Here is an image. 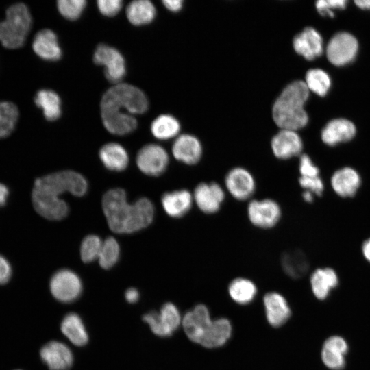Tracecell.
Here are the masks:
<instances>
[{
    "instance_id": "4dcf8cb0",
    "label": "cell",
    "mask_w": 370,
    "mask_h": 370,
    "mask_svg": "<svg viewBox=\"0 0 370 370\" xmlns=\"http://www.w3.org/2000/svg\"><path fill=\"white\" fill-rule=\"evenodd\" d=\"M156 15V8L149 0L133 1L126 8V16L129 22L136 26L151 23Z\"/></svg>"
},
{
    "instance_id": "1f68e13d",
    "label": "cell",
    "mask_w": 370,
    "mask_h": 370,
    "mask_svg": "<svg viewBox=\"0 0 370 370\" xmlns=\"http://www.w3.org/2000/svg\"><path fill=\"white\" fill-rule=\"evenodd\" d=\"M227 291L234 301L241 305H245L254 299L258 288L256 284L251 280L238 277L230 282Z\"/></svg>"
},
{
    "instance_id": "f1b7e54d",
    "label": "cell",
    "mask_w": 370,
    "mask_h": 370,
    "mask_svg": "<svg viewBox=\"0 0 370 370\" xmlns=\"http://www.w3.org/2000/svg\"><path fill=\"white\" fill-rule=\"evenodd\" d=\"M60 329L63 334L76 346H84L88 341L84 323L75 312L69 313L63 318Z\"/></svg>"
},
{
    "instance_id": "ee69618b",
    "label": "cell",
    "mask_w": 370,
    "mask_h": 370,
    "mask_svg": "<svg viewBox=\"0 0 370 370\" xmlns=\"http://www.w3.org/2000/svg\"><path fill=\"white\" fill-rule=\"evenodd\" d=\"M182 0H164L162 3L164 6L171 12H179L183 6Z\"/></svg>"
},
{
    "instance_id": "836d02e7",
    "label": "cell",
    "mask_w": 370,
    "mask_h": 370,
    "mask_svg": "<svg viewBox=\"0 0 370 370\" xmlns=\"http://www.w3.org/2000/svg\"><path fill=\"white\" fill-rule=\"evenodd\" d=\"M16 106L10 101L0 102V138L8 136L14 130L18 119Z\"/></svg>"
},
{
    "instance_id": "60d3db41",
    "label": "cell",
    "mask_w": 370,
    "mask_h": 370,
    "mask_svg": "<svg viewBox=\"0 0 370 370\" xmlns=\"http://www.w3.org/2000/svg\"><path fill=\"white\" fill-rule=\"evenodd\" d=\"M347 3L346 0H319L316 2V8L321 15L334 17L333 10L344 9Z\"/></svg>"
},
{
    "instance_id": "52a82bcc",
    "label": "cell",
    "mask_w": 370,
    "mask_h": 370,
    "mask_svg": "<svg viewBox=\"0 0 370 370\" xmlns=\"http://www.w3.org/2000/svg\"><path fill=\"white\" fill-rule=\"evenodd\" d=\"M223 187L235 200L248 202L256 193L257 184L254 175L249 169L236 166L225 173Z\"/></svg>"
},
{
    "instance_id": "4fadbf2b",
    "label": "cell",
    "mask_w": 370,
    "mask_h": 370,
    "mask_svg": "<svg viewBox=\"0 0 370 370\" xmlns=\"http://www.w3.org/2000/svg\"><path fill=\"white\" fill-rule=\"evenodd\" d=\"M356 38L347 32H339L333 36L328 43L326 55L335 66H344L352 62L358 52Z\"/></svg>"
},
{
    "instance_id": "f6af8a7d",
    "label": "cell",
    "mask_w": 370,
    "mask_h": 370,
    "mask_svg": "<svg viewBox=\"0 0 370 370\" xmlns=\"http://www.w3.org/2000/svg\"><path fill=\"white\" fill-rule=\"evenodd\" d=\"M125 297L129 303H135L139 299V292L135 288H130L125 291Z\"/></svg>"
},
{
    "instance_id": "8d00e7d4",
    "label": "cell",
    "mask_w": 370,
    "mask_h": 370,
    "mask_svg": "<svg viewBox=\"0 0 370 370\" xmlns=\"http://www.w3.org/2000/svg\"><path fill=\"white\" fill-rule=\"evenodd\" d=\"M103 241L95 234H89L84 238L80 246V256L85 263L98 259Z\"/></svg>"
},
{
    "instance_id": "d6986e66",
    "label": "cell",
    "mask_w": 370,
    "mask_h": 370,
    "mask_svg": "<svg viewBox=\"0 0 370 370\" xmlns=\"http://www.w3.org/2000/svg\"><path fill=\"white\" fill-rule=\"evenodd\" d=\"M40 358L50 370H68L73 362L69 347L63 343L52 341L40 349Z\"/></svg>"
},
{
    "instance_id": "8fae6325",
    "label": "cell",
    "mask_w": 370,
    "mask_h": 370,
    "mask_svg": "<svg viewBox=\"0 0 370 370\" xmlns=\"http://www.w3.org/2000/svg\"><path fill=\"white\" fill-rule=\"evenodd\" d=\"M49 287L53 296L64 303L76 300L82 291V283L79 277L67 269L58 270L53 275Z\"/></svg>"
},
{
    "instance_id": "d4e9b609",
    "label": "cell",
    "mask_w": 370,
    "mask_h": 370,
    "mask_svg": "<svg viewBox=\"0 0 370 370\" xmlns=\"http://www.w3.org/2000/svg\"><path fill=\"white\" fill-rule=\"evenodd\" d=\"M337 273L331 267H319L310 277V284L314 296L319 300L325 299L338 284Z\"/></svg>"
},
{
    "instance_id": "7c38bea8",
    "label": "cell",
    "mask_w": 370,
    "mask_h": 370,
    "mask_svg": "<svg viewBox=\"0 0 370 370\" xmlns=\"http://www.w3.org/2000/svg\"><path fill=\"white\" fill-rule=\"evenodd\" d=\"M169 164V156L164 147L147 144L137 153L136 164L145 175L158 177L162 175Z\"/></svg>"
},
{
    "instance_id": "681fc988",
    "label": "cell",
    "mask_w": 370,
    "mask_h": 370,
    "mask_svg": "<svg viewBox=\"0 0 370 370\" xmlns=\"http://www.w3.org/2000/svg\"><path fill=\"white\" fill-rule=\"evenodd\" d=\"M356 5L363 10L370 9V0H356Z\"/></svg>"
},
{
    "instance_id": "277c9868",
    "label": "cell",
    "mask_w": 370,
    "mask_h": 370,
    "mask_svg": "<svg viewBox=\"0 0 370 370\" xmlns=\"http://www.w3.org/2000/svg\"><path fill=\"white\" fill-rule=\"evenodd\" d=\"M309 97L305 82L294 81L288 84L275 101L273 119L280 129L297 130L306 125L308 116L304 104Z\"/></svg>"
},
{
    "instance_id": "3957f363",
    "label": "cell",
    "mask_w": 370,
    "mask_h": 370,
    "mask_svg": "<svg viewBox=\"0 0 370 370\" xmlns=\"http://www.w3.org/2000/svg\"><path fill=\"white\" fill-rule=\"evenodd\" d=\"M101 205L110 229L117 234L140 231L148 227L154 219V206L150 199L141 197L130 204L125 191L121 188L106 191Z\"/></svg>"
},
{
    "instance_id": "83f0119b",
    "label": "cell",
    "mask_w": 370,
    "mask_h": 370,
    "mask_svg": "<svg viewBox=\"0 0 370 370\" xmlns=\"http://www.w3.org/2000/svg\"><path fill=\"white\" fill-rule=\"evenodd\" d=\"M232 326L229 319L221 317L212 321L200 345L206 348H217L230 338Z\"/></svg>"
},
{
    "instance_id": "ac0fdd59",
    "label": "cell",
    "mask_w": 370,
    "mask_h": 370,
    "mask_svg": "<svg viewBox=\"0 0 370 370\" xmlns=\"http://www.w3.org/2000/svg\"><path fill=\"white\" fill-rule=\"evenodd\" d=\"M161 204L168 216L180 219L192 209L194 205L193 193L186 188L168 191L162 195Z\"/></svg>"
},
{
    "instance_id": "7bdbcfd3",
    "label": "cell",
    "mask_w": 370,
    "mask_h": 370,
    "mask_svg": "<svg viewBox=\"0 0 370 370\" xmlns=\"http://www.w3.org/2000/svg\"><path fill=\"white\" fill-rule=\"evenodd\" d=\"M12 275V268L9 262L0 255V284L7 283Z\"/></svg>"
},
{
    "instance_id": "d590c367",
    "label": "cell",
    "mask_w": 370,
    "mask_h": 370,
    "mask_svg": "<svg viewBox=\"0 0 370 370\" xmlns=\"http://www.w3.org/2000/svg\"><path fill=\"white\" fill-rule=\"evenodd\" d=\"M120 257V247L117 241L112 236L106 238L102 243L99 255V263L104 269L114 267Z\"/></svg>"
},
{
    "instance_id": "f907efd6",
    "label": "cell",
    "mask_w": 370,
    "mask_h": 370,
    "mask_svg": "<svg viewBox=\"0 0 370 370\" xmlns=\"http://www.w3.org/2000/svg\"><path fill=\"white\" fill-rule=\"evenodd\" d=\"M1 22H0V29H1Z\"/></svg>"
},
{
    "instance_id": "c3c4849f",
    "label": "cell",
    "mask_w": 370,
    "mask_h": 370,
    "mask_svg": "<svg viewBox=\"0 0 370 370\" xmlns=\"http://www.w3.org/2000/svg\"><path fill=\"white\" fill-rule=\"evenodd\" d=\"M301 197L306 203H312L314 200L315 195L310 191L303 190Z\"/></svg>"
},
{
    "instance_id": "f35d334b",
    "label": "cell",
    "mask_w": 370,
    "mask_h": 370,
    "mask_svg": "<svg viewBox=\"0 0 370 370\" xmlns=\"http://www.w3.org/2000/svg\"><path fill=\"white\" fill-rule=\"evenodd\" d=\"M298 182L303 190L310 191L315 196L320 197L324 192L325 185L321 176L299 177Z\"/></svg>"
},
{
    "instance_id": "ab89813d",
    "label": "cell",
    "mask_w": 370,
    "mask_h": 370,
    "mask_svg": "<svg viewBox=\"0 0 370 370\" xmlns=\"http://www.w3.org/2000/svg\"><path fill=\"white\" fill-rule=\"evenodd\" d=\"M299 177H310L320 176L319 168L313 162L310 157L303 153L299 161Z\"/></svg>"
},
{
    "instance_id": "603a6c76",
    "label": "cell",
    "mask_w": 370,
    "mask_h": 370,
    "mask_svg": "<svg viewBox=\"0 0 370 370\" xmlns=\"http://www.w3.org/2000/svg\"><path fill=\"white\" fill-rule=\"evenodd\" d=\"M32 49L39 58L47 61H58L62 56L57 35L49 29H43L35 35Z\"/></svg>"
},
{
    "instance_id": "b9f144b4",
    "label": "cell",
    "mask_w": 370,
    "mask_h": 370,
    "mask_svg": "<svg viewBox=\"0 0 370 370\" xmlns=\"http://www.w3.org/2000/svg\"><path fill=\"white\" fill-rule=\"evenodd\" d=\"M123 2L121 0H99L97 8L100 13L108 17L116 16L121 10Z\"/></svg>"
},
{
    "instance_id": "74e56055",
    "label": "cell",
    "mask_w": 370,
    "mask_h": 370,
    "mask_svg": "<svg viewBox=\"0 0 370 370\" xmlns=\"http://www.w3.org/2000/svg\"><path fill=\"white\" fill-rule=\"evenodd\" d=\"M86 6L84 0H59L57 7L60 14L70 21L79 18Z\"/></svg>"
},
{
    "instance_id": "e575fe53",
    "label": "cell",
    "mask_w": 370,
    "mask_h": 370,
    "mask_svg": "<svg viewBox=\"0 0 370 370\" xmlns=\"http://www.w3.org/2000/svg\"><path fill=\"white\" fill-rule=\"evenodd\" d=\"M308 89L319 96H325L330 86L331 79L328 74L320 69H312L306 74L304 82Z\"/></svg>"
},
{
    "instance_id": "e0dca14e",
    "label": "cell",
    "mask_w": 370,
    "mask_h": 370,
    "mask_svg": "<svg viewBox=\"0 0 370 370\" xmlns=\"http://www.w3.org/2000/svg\"><path fill=\"white\" fill-rule=\"evenodd\" d=\"M171 151L176 160L188 166L197 164L203 155L200 140L188 134L179 135L173 142Z\"/></svg>"
},
{
    "instance_id": "f546056e",
    "label": "cell",
    "mask_w": 370,
    "mask_h": 370,
    "mask_svg": "<svg viewBox=\"0 0 370 370\" xmlns=\"http://www.w3.org/2000/svg\"><path fill=\"white\" fill-rule=\"evenodd\" d=\"M35 104L42 110L47 121L58 119L62 114V102L59 95L52 90L41 89L34 97Z\"/></svg>"
},
{
    "instance_id": "4316f807",
    "label": "cell",
    "mask_w": 370,
    "mask_h": 370,
    "mask_svg": "<svg viewBox=\"0 0 370 370\" xmlns=\"http://www.w3.org/2000/svg\"><path fill=\"white\" fill-rule=\"evenodd\" d=\"M280 264L283 271L288 277L295 280L304 277L310 268V262L306 254L297 249L283 252Z\"/></svg>"
},
{
    "instance_id": "9a60e30c",
    "label": "cell",
    "mask_w": 370,
    "mask_h": 370,
    "mask_svg": "<svg viewBox=\"0 0 370 370\" xmlns=\"http://www.w3.org/2000/svg\"><path fill=\"white\" fill-rule=\"evenodd\" d=\"M303 141L295 130L281 129L271 139V147L275 157L288 160L301 155Z\"/></svg>"
},
{
    "instance_id": "8992f818",
    "label": "cell",
    "mask_w": 370,
    "mask_h": 370,
    "mask_svg": "<svg viewBox=\"0 0 370 370\" xmlns=\"http://www.w3.org/2000/svg\"><path fill=\"white\" fill-rule=\"evenodd\" d=\"M246 214L249 223L261 230L275 227L281 221L282 210L274 199H252L247 202Z\"/></svg>"
},
{
    "instance_id": "bcb514c9",
    "label": "cell",
    "mask_w": 370,
    "mask_h": 370,
    "mask_svg": "<svg viewBox=\"0 0 370 370\" xmlns=\"http://www.w3.org/2000/svg\"><path fill=\"white\" fill-rule=\"evenodd\" d=\"M361 252L365 260L370 263V237L363 241L361 245Z\"/></svg>"
},
{
    "instance_id": "7402d4cb",
    "label": "cell",
    "mask_w": 370,
    "mask_h": 370,
    "mask_svg": "<svg viewBox=\"0 0 370 370\" xmlns=\"http://www.w3.org/2000/svg\"><path fill=\"white\" fill-rule=\"evenodd\" d=\"M263 304L268 323L274 328L284 325L290 318L291 310L285 297L275 291L264 295Z\"/></svg>"
},
{
    "instance_id": "484cf974",
    "label": "cell",
    "mask_w": 370,
    "mask_h": 370,
    "mask_svg": "<svg viewBox=\"0 0 370 370\" xmlns=\"http://www.w3.org/2000/svg\"><path fill=\"white\" fill-rule=\"evenodd\" d=\"M99 156L103 166L112 171H124L129 164V156L126 149L116 143L103 145L99 149Z\"/></svg>"
},
{
    "instance_id": "6da1fadb",
    "label": "cell",
    "mask_w": 370,
    "mask_h": 370,
    "mask_svg": "<svg viewBox=\"0 0 370 370\" xmlns=\"http://www.w3.org/2000/svg\"><path fill=\"white\" fill-rule=\"evenodd\" d=\"M100 108L105 128L111 134L123 136L136 129L138 121L134 115L146 112L149 100L138 87L119 83L104 92Z\"/></svg>"
},
{
    "instance_id": "d6a6232c",
    "label": "cell",
    "mask_w": 370,
    "mask_h": 370,
    "mask_svg": "<svg viewBox=\"0 0 370 370\" xmlns=\"http://www.w3.org/2000/svg\"><path fill=\"white\" fill-rule=\"evenodd\" d=\"M179 121L170 114H160L151 124V132L159 140H169L177 136L180 131Z\"/></svg>"
},
{
    "instance_id": "5b68a950",
    "label": "cell",
    "mask_w": 370,
    "mask_h": 370,
    "mask_svg": "<svg viewBox=\"0 0 370 370\" xmlns=\"http://www.w3.org/2000/svg\"><path fill=\"white\" fill-rule=\"evenodd\" d=\"M32 23L30 12L26 5L17 3L6 10L5 19L1 23L0 41L8 49L22 47Z\"/></svg>"
},
{
    "instance_id": "ba28073f",
    "label": "cell",
    "mask_w": 370,
    "mask_h": 370,
    "mask_svg": "<svg viewBox=\"0 0 370 370\" xmlns=\"http://www.w3.org/2000/svg\"><path fill=\"white\" fill-rule=\"evenodd\" d=\"M194 204L205 214H214L221 208L226 197V191L217 182H200L193 192Z\"/></svg>"
},
{
    "instance_id": "7a4b0ae2",
    "label": "cell",
    "mask_w": 370,
    "mask_h": 370,
    "mask_svg": "<svg viewBox=\"0 0 370 370\" xmlns=\"http://www.w3.org/2000/svg\"><path fill=\"white\" fill-rule=\"evenodd\" d=\"M86 178L74 171L66 170L37 178L32 193L35 210L42 217L60 221L69 214L66 202L60 195L69 192L77 197L84 196L88 191Z\"/></svg>"
},
{
    "instance_id": "44dd1931",
    "label": "cell",
    "mask_w": 370,
    "mask_h": 370,
    "mask_svg": "<svg viewBox=\"0 0 370 370\" xmlns=\"http://www.w3.org/2000/svg\"><path fill=\"white\" fill-rule=\"evenodd\" d=\"M293 45L295 51L308 60L319 57L323 50L321 36L311 27H306L297 34L293 38Z\"/></svg>"
},
{
    "instance_id": "2e32d148",
    "label": "cell",
    "mask_w": 370,
    "mask_h": 370,
    "mask_svg": "<svg viewBox=\"0 0 370 370\" xmlns=\"http://www.w3.org/2000/svg\"><path fill=\"white\" fill-rule=\"evenodd\" d=\"M330 183L332 190L337 196L351 198L358 192L362 184V177L354 168L343 166L334 171Z\"/></svg>"
},
{
    "instance_id": "5bb4252c",
    "label": "cell",
    "mask_w": 370,
    "mask_h": 370,
    "mask_svg": "<svg viewBox=\"0 0 370 370\" xmlns=\"http://www.w3.org/2000/svg\"><path fill=\"white\" fill-rule=\"evenodd\" d=\"M182 322L184 332L189 340L200 345L212 319L208 307L199 304L184 314Z\"/></svg>"
},
{
    "instance_id": "9c48e42d",
    "label": "cell",
    "mask_w": 370,
    "mask_h": 370,
    "mask_svg": "<svg viewBox=\"0 0 370 370\" xmlns=\"http://www.w3.org/2000/svg\"><path fill=\"white\" fill-rule=\"evenodd\" d=\"M93 62L104 68L106 78L111 83H121L126 74V64L121 52L113 47L101 43L95 49Z\"/></svg>"
},
{
    "instance_id": "7dc6e473",
    "label": "cell",
    "mask_w": 370,
    "mask_h": 370,
    "mask_svg": "<svg viewBox=\"0 0 370 370\" xmlns=\"http://www.w3.org/2000/svg\"><path fill=\"white\" fill-rule=\"evenodd\" d=\"M9 194V190L6 186L0 183V207L5 205Z\"/></svg>"
},
{
    "instance_id": "30bf717a",
    "label": "cell",
    "mask_w": 370,
    "mask_h": 370,
    "mask_svg": "<svg viewBox=\"0 0 370 370\" xmlns=\"http://www.w3.org/2000/svg\"><path fill=\"white\" fill-rule=\"evenodd\" d=\"M143 320L157 336L167 337L173 334L181 324L180 312L173 303H165L158 312L151 311L145 314Z\"/></svg>"
},
{
    "instance_id": "ffe728a7",
    "label": "cell",
    "mask_w": 370,
    "mask_h": 370,
    "mask_svg": "<svg viewBox=\"0 0 370 370\" xmlns=\"http://www.w3.org/2000/svg\"><path fill=\"white\" fill-rule=\"evenodd\" d=\"M348 350V343L345 338L341 336H331L323 344L321 360L328 369L342 370L345 366Z\"/></svg>"
},
{
    "instance_id": "cb8c5ba5",
    "label": "cell",
    "mask_w": 370,
    "mask_h": 370,
    "mask_svg": "<svg viewBox=\"0 0 370 370\" xmlns=\"http://www.w3.org/2000/svg\"><path fill=\"white\" fill-rule=\"evenodd\" d=\"M356 132L354 124L345 119L330 121L322 130L321 139L330 147L352 140Z\"/></svg>"
}]
</instances>
